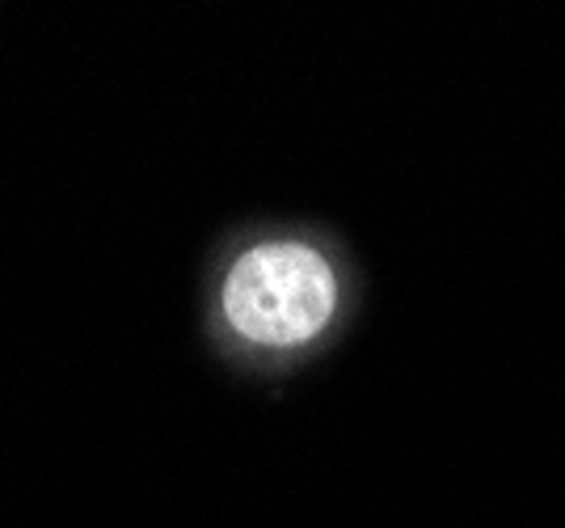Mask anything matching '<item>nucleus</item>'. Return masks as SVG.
Listing matches in <instances>:
<instances>
[{"mask_svg": "<svg viewBox=\"0 0 565 528\" xmlns=\"http://www.w3.org/2000/svg\"><path fill=\"white\" fill-rule=\"evenodd\" d=\"M333 271L308 245H258L236 258L224 284V313L236 335L266 347H296L333 313Z\"/></svg>", "mask_w": 565, "mask_h": 528, "instance_id": "nucleus-1", "label": "nucleus"}]
</instances>
